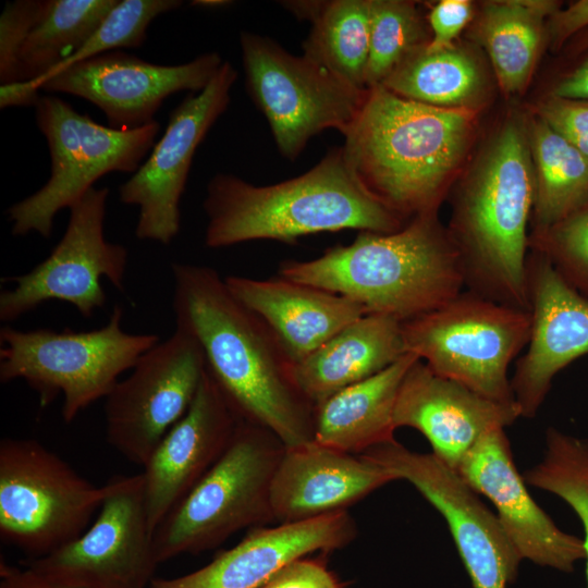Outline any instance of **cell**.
<instances>
[{"instance_id":"obj_1","label":"cell","mask_w":588,"mask_h":588,"mask_svg":"<svg viewBox=\"0 0 588 588\" xmlns=\"http://www.w3.org/2000/svg\"><path fill=\"white\" fill-rule=\"evenodd\" d=\"M171 270L176 327L197 340L235 415L268 429L285 448L314 441V405L297 389L293 362L270 328L216 269L174 262Z\"/></svg>"},{"instance_id":"obj_2","label":"cell","mask_w":588,"mask_h":588,"mask_svg":"<svg viewBox=\"0 0 588 588\" xmlns=\"http://www.w3.org/2000/svg\"><path fill=\"white\" fill-rule=\"evenodd\" d=\"M475 114L402 98L381 85L367 91L343 134L344 157L360 183L407 219L433 213L465 151Z\"/></svg>"},{"instance_id":"obj_3","label":"cell","mask_w":588,"mask_h":588,"mask_svg":"<svg viewBox=\"0 0 588 588\" xmlns=\"http://www.w3.org/2000/svg\"><path fill=\"white\" fill-rule=\"evenodd\" d=\"M278 275L344 296L366 314L405 322L464 291L460 255L436 212L392 233L359 232L311 260H285Z\"/></svg>"},{"instance_id":"obj_4","label":"cell","mask_w":588,"mask_h":588,"mask_svg":"<svg viewBox=\"0 0 588 588\" xmlns=\"http://www.w3.org/2000/svg\"><path fill=\"white\" fill-rule=\"evenodd\" d=\"M209 248L270 240L294 242L322 232L392 233L407 222L376 198L336 147L305 173L272 185H254L218 173L203 203Z\"/></svg>"},{"instance_id":"obj_5","label":"cell","mask_w":588,"mask_h":588,"mask_svg":"<svg viewBox=\"0 0 588 588\" xmlns=\"http://www.w3.org/2000/svg\"><path fill=\"white\" fill-rule=\"evenodd\" d=\"M532 201L528 136L518 121L511 120L458 194L449 234L468 291L527 311V224Z\"/></svg>"},{"instance_id":"obj_6","label":"cell","mask_w":588,"mask_h":588,"mask_svg":"<svg viewBox=\"0 0 588 588\" xmlns=\"http://www.w3.org/2000/svg\"><path fill=\"white\" fill-rule=\"evenodd\" d=\"M284 450L271 431L240 419L223 454L156 528L158 562L208 551L274 520L271 482Z\"/></svg>"},{"instance_id":"obj_7","label":"cell","mask_w":588,"mask_h":588,"mask_svg":"<svg viewBox=\"0 0 588 588\" xmlns=\"http://www.w3.org/2000/svg\"><path fill=\"white\" fill-rule=\"evenodd\" d=\"M123 309L115 305L101 328L21 331L0 329V381L24 380L49 405L62 394V418L73 421L99 399H106L119 377L160 342L157 334H132L122 329Z\"/></svg>"},{"instance_id":"obj_8","label":"cell","mask_w":588,"mask_h":588,"mask_svg":"<svg viewBox=\"0 0 588 588\" xmlns=\"http://www.w3.org/2000/svg\"><path fill=\"white\" fill-rule=\"evenodd\" d=\"M35 117L47 140L51 172L38 191L8 208L15 236L36 232L50 237L56 215L70 209L101 176L135 173L160 131L157 121L133 130L101 125L53 95L40 96Z\"/></svg>"},{"instance_id":"obj_9","label":"cell","mask_w":588,"mask_h":588,"mask_svg":"<svg viewBox=\"0 0 588 588\" xmlns=\"http://www.w3.org/2000/svg\"><path fill=\"white\" fill-rule=\"evenodd\" d=\"M530 328L529 311L468 290L401 324L406 353L437 375L503 404H516L509 367L526 348Z\"/></svg>"},{"instance_id":"obj_10","label":"cell","mask_w":588,"mask_h":588,"mask_svg":"<svg viewBox=\"0 0 588 588\" xmlns=\"http://www.w3.org/2000/svg\"><path fill=\"white\" fill-rule=\"evenodd\" d=\"M105 486L81 476L34 439L0 442V538L41 558L77 539L98 513Z\"/></svg>"},{"instance_id":"obj_11","label":"cell","mask_w":588,"mask_h":588,"mask_svg":"<svg viewBox=\"0 0 588 588\" xmlns=\"http://www.w3.org/2000/svg\"><path fill=\"white\" fill-rule=\"evenodd\" d=\"M240 45L247 91L286 159L295 160L321 132L333 128L344 134L355 121L368 90L351 86L268 37L243 30Z\"/></svg>"},{"instance_id":"obj_12","label":"cell","mask_w":588,"mask_h":588,"mask_svg":"<svg viewBox=\"0 0 588 588\" xmlns=\"http://www.w3.org/2000/svg\"><path fill=\"white\" fill-rule=\"evenodd\" d=\"M93 524L75 540L23 566L70 588H149L158 562L144 479L115 475Z\"/></svg>"},{"instance_id":"obj_13","label":"cell","mask_w":588,"mask_h":588,"mask_svg":"<svg viewBox=\"0 0 588 588\" xmlns=\"http://www.w3.org/2000/svg\"><path fill=\"white\" fill-rule=\"evenodd\" d=\"M108 187H91L70 208L65 232L49 256L29 272L3 279L0 320L14 321L45 302L69 303L86 319L106 304L101 279L123 291L128 252L108 242L103 225Z\"/></svg>"},{"instance_id":"obj_14","label":"cell","mask_w":588,"mask_h":588,"mask_svg":"<svg viewBox=\"0 0 588 588\" xmlns=\"http://www.w3.org/2000/svg\"><path fill=\"white\" fill-rule=\"evenodd\" d=\"M106 396L108 443L144 467L159 442L191 407L206 371L197 340L176 327L144 353Z\"/></svg>"},{"instance_id":"obj_15","label":"cell","mask_w":588,"mask_h":588,"mask_svg":"<svg viewBox=\"0 0 588 588\" xmlns=\"http://www.w3.org/2000/svg\"><path fill=\"white\" fill-rule=\"evenodd\" d=\"M360 456L412 483L442 515L473 588H506L515 580L520 555L497 514L456 470L433 453L411 451L396 440Z\"/></svg>"},{"instance_id":"obj_16","label":"cell","mask_w":588,"mask_h":588,"mask_svg":"<svg viewBox=\"0 0 588 588\" xmlns=\"http://www.w3.org/2000/svg\"><path fill=\"white\" fill-rule=\"evenodd\" d=\"M237 71L228 61L209 84L191 93L169 114L161 138L135 173L119 187L120 200L138 206L135 235L168 245L181 230L180 203L193 157L209 130L226 110Z\"/></svg>"},{"instance_id":"obj_17","label":"cell","mask_w":588,"mask_h":588,"mask_svg":"<svg viewBox=\"0 0 588 588\" xmlns=\"http://www.w3.org/2000/svg\"><path fill=\"white\" fill-rule=\"evenodd\" d=\"M222 63L217 52L164 65L117 50L62 70L46 79L40 90L83 98L105 113L108 126L133 130L152 123L169 96L203 90Z\"/></svg>"},{"instance_id":"obj_18","label":"cell","mask_w":588,"mask_h":588,"mask_svg":"<svg viewBox=\"0 0 588 588\" xmlns=\"http://www.w3.org/2000/svg\"><path fill=\"white\" fill-rule=\"evenodd\" d=\"M530 336L511 387L520 417L539 412L553 378L588 355V298L571 286L548 258L532 250L526 262Z\"/></svg>"},{"instance_id":"obj_19","label":"cell","mask_w":588,"mask_h":588,"mask_svg":"<svg viewBox=\"0 0 588 588\" xmlns=\"http://www.w3.org/2000/svg\"><path fill=\"white\" fill-rule=\"evenodd\" d=\"M485 433L462 460L457 473L495 507L497 516L522 560L572 573L585 559L583 539L560 529L536 503L519 474L505 433Z\"/></svg>"},{"instance_id":"obj_20","label":"cell","mask_w":588,"mask_h":588,"mask_svg":"<svg viewBox=\"0 0 588 588\" xmlns=\"http://www.w3.org/2000/svg\"><path fill=\"white\" fill-rule=\"evenodd\" d=\"M238 420L206 368L191 407L143 467L154 530L223 454Z\"/></svg>"},{"instance_id":"obj_21","label":"cell","mask_w":588,"mask_h":588,"mask_svg":"<svg viewBox=\"0 0 588 588\" xmlns=\"http://www.w3.org/2000/svg\"><path fill=\"white\" fill-rule=\"evenodd\" d=\"M519 417L516 404L487 399L437 375L420 359L404 376L394 407L395 428L418 430L432 453L454 470L485 433L512 426Z\"/></svg>"},{"instance_id":"obj_22","label":"cell","mask_w":588,"mask_h":588,"mask_svg":"<svg viewBox=\"0 0 588 588\" xmlns=\"http://www.w3.org/2000/svg\"><path fill=\"white\" fill-rule=\"evenodd\" d=\"M356 534L347 511L257 527L201 568L174 578L155 577L149 588H259L287 563L345 548Z\"/></svg>"},{"instance_id":"obj_23","label":"cell","mask_w":588,"mask_h":588,"mask_svg":"<svg viewBox=\"0 0 588 588\" xmlns=\"http://www.w3.org/2000/svg\"><path fill=\"white\" fill-rule=\"evenodd\" d=\"M395 477L360 455L316 441L285 448L271 482L279 524L297 523L347 509Z\"/></svg>"},{"instance_id":"obj_24","label":"cell","mask_w":588,"mask_h":588,"mask_svg":"<svg viewBox=\"0 0 588 588\" xmlns=\"http://www.w3.org/2000/svg\"><path fill=\"white\" fill-rule=\"evenodd\" d=\"M224 282L235 298L270 328L293 364L367 315L344 296L279 275L269 280L228 275Z\"/></svg>"},{"instance_id":"obj_25","label":"cell","mask_w":588,"mask_h":588,"mask_svg":"<svg viewBox=\"0 0 588 588\" xmlns=\"http://www.w3.org/2000/svg\"><path fill=\"white\" fill-rule=\"evenodd\" d=\"M402 322L367 314L293 364L299 392L314 405L391 366L406 352Z\"/></svg>"},{"instance_id":"obj_26","label":"cell","mask_w":588,"mask_h":588,"mask_svg":"<svg viewBox=\"0 0 588 588\" xmlns=\"http://www.w3.org/2000/svg\"><path fill=\"white\" fill-rule=\"evenodd\" d=\"M419 358L405 353L384 370L314 407V441L350 454L394 439V407L404 376Z\"/></svg>"},{"instance_id":"obj_27","label":"cell","mask_w":588,"mask_h":588,"mask_svg":"<svg viewBox=\"0 0 588 588\" xmlns=\"http://www.w3.org/2000/svg\"><path fill=\"white\" fill-rule=\"evenodd\" d=\"M554 1L500 0L483 4L475 26L501 89L520 91L528 83L543 39L544 20L558 10Z\"/></svg>"},{"instance_id":"obj_28","label":"cell","mask_w":588,"mask_h":588,"mask_svg":"<svg viewBox=\"0 0 588 588\" xmlns=\"http://www.w3.org/2000/svg\"><path fill=\"white\" fill-rule=\"evenodd\" d=\"M534 173L532 219L541 234L588 206V158L540 118L528 136Z\"/></svg>"},{"instance_id":"obj_29","label":"cell","mask_w":588,"mask_h":588,"mask_svg":"<svg viewBox=\"0 0 588 588\" xmlns=\"http://www.w3.org/2000/svg\"><path fill=\"white\" fill-rule=\"evenodd\" d=\"M118 0H44L25 39L17 82H36L73 56L96 32Z\"/></svg>"},{"instance_id":"obj_30","label":"cell","mask_w":588,"mask_h":588,"mask_svg":"<svg viewBox=\"0 0 588 588\" xmlns=\"http://www.w3.org/2000/svg\"><path fill=\"white\" fill-rule=\"evenodd\" d=\"M371 0L320 1L303 54L351 86L366 88Z\"/></svg>"},{"instance_id":"obj_31","label":"cell","mask_w":588,"mask_h":588,"mask_svg":"<svg viewBox=\"0 0 588 588\" xmlns=\"http://www.w3.org/2000/svg\"><path fill=\"white\" fill-rule=\"evenodd\" d=\"M391 93L442 108H468L482 88L475 59L455 46L429 51L424 47L406 58L381 84Z\"/></svg>"},{"instance_id":"obj_32","label":"cell","mask_w":588,"mask_h":588,"mask_svg":"<svg viewBox=\"0 0 588 588\" xmlns=\"http://www.w3.org/2000/svg\"><path fill=\"white\" fill-rule=\"evenodd\" d=\"M523 477L526 483L561 498L579 518L588 584V439L549 427L542 460Z\"/></svg>"},{"instance_id":"obj_33","label":"cell","mask_w":588,"mask_h":588,"mask_svg":"<svg viewBox=\"0 0 588 588\" xmlns=\"http://www.w3.org/2000/svg\"><path fill=\"white\" fill-rule=\"evenodd\" d=\"M428 41L414 3L371 0L366 88L381 85L406 58Z\"/></svg>"},{"instance_id":"obj_34","label":"cell","mask_w":588,"mask_h":588,"mask_svg":"<svg viewBox=\"0 0 588 588\" xmlns=\"http://www.w3.org/2000/svg\"><path fill=\"white\" fill-rule=\"evenodd\" d=\"M180 0H118L90 38L48 75L29 82L40 90L50 76L87 59L125 48H139L147 38L149 24L160 14L177 9Z\"/></svg>"},{"instance_id":"obj_35","label":"cell","mask_w":588,"mask_h":588,"mask_svg":"<svg viewBox=\"0 0 588 588\" xmlns=\"http://www.w3.org/2000/svg\"><path fill=\"white\" fill-rule=\"evenodd\" d=\"M560 275L588 298V206L529 241Z\"/></svg>"},{"instance_id":"obj_36","label":"cell","mask_w":588,"mask_h":588,"mask_svg":"<svg viewBox=\"0 0 588 588\" xmlns=\"http://www.w3.org/2000/svg\"><path fill=\"white\" fill-rule=\"evenodd\" d=\"M44 0L7 2L0 15V82H17L19 56L39 17Z\"/></svg>"},{"instance_id":"obj_37","label":"cell","mask_w":588,"mask_h":588,"mask_svg":"<svg viewBox=\"0 0 588 588\" xmlns=\"http://www.w3.org/2000/svg\"><path fill=\"white\" fill-rule=\"evenodd\" d=\"M539 118L588 158V100L553 96L540 105Z\"/></svg>"},{"instance_id":"obj_38","label":"cell","mask_w":588,"mask_h":588,"mask_svg":"<svg viewBox=\"0 0 588 588\" xmlns=\"http://www.w3.org/2000/svg\"><path fill=\"white\" fill-rule=\"evenodd\" d=\"M259 588H345L320 559H296L274 573Z\"/></svg>"},{"instance_id":"obj_39","label":"cell","mask_w":588,"mask_h":588,"mask_svg":"<svg viewBox=\"0 0 588 588\" xmlns=\"http://www.w3.org/2000/svg\"><path fill=\"white\" fill-rule=\"evenodd\" d=\"M473 16V4L467 0H442L428 15L432 37L425 46L429 51H438L453 47L454 39L469 23Z\"/></svg>"},{"instance_id":"obj_40","label":"cell","mask_w":588,"mask_h":588,"mask_svg":"<svg viewBox=\"0 0 588 588\" xmlns=\"http://www.w3.org/2000/svg\"><path fill=\"white\" fill-rule=\"evenodd\" d=\"M587 25L588 0H580L571 4L564 11L553 13L549 29L552 40L556 44Z\"/></svg>"},{"instance_id":"obj_41","label":"cell","mask_w":588,"mask_h":588,"mask_svg":"<svg viewBox=\"0 0 588 588\" xmlns=\"http://www.w3.org/2000/svg\"><path fill=\"white\" fill-rule=\"evenodd\" d=\"M0 588H70L52 583L34 571L9 564L1 558Z\"/></svg>"},{"instance_id":"obj_42","label":"cell","mask_w":588,"mask_h":588,"mask_svg":"<svg viewBox=\"0 0 588 588\" xmlns=\"http://www.w3.org/2000/svg\"><path fill=\"white\" fill-rule=\"evenodd\" d=\"M39 91L29 82L1 84L0 108L30 106L35 108L41 96Z\"/></svg>"},{"instance_id":"obj_43","label":"cell","mask_w":588,"mask_h":588,"mask_svg":"<svg viewBox=\"0 0 588 588\" xmlns=\"http://www.w3.org/2000/svg\"><path fill=\"white\" fill-rule=\"evenodd\" d=\"M553 96L566 99L588 100V60L559 83L553 91Z\"/></svg>"},{"instance_id":"obj_44","label":"cell","mask_w":588,"mask_h":588,"mask_svg":"<svg viewBox=\"0 0 588 588\" xmlns=\"http://www.w3.org/2000/svg\"><path fill=\"white\" fill-rule=\"evenodd\" d=\"M191 4L195 5V7H200V8L216 9V8H222V7H225V5H230L231 1H225V0H195V1H192Z\"/></svg>"}]
</instances>
